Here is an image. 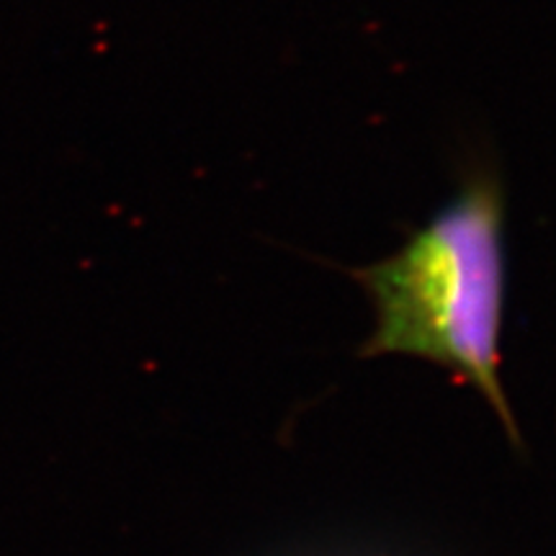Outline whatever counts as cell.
Wrapping results in <instances>:
<instances>
[{
    "instance_id": "1",
    "label": "cell",
    "mask_w": 556,
    "mask_h": 556,
    "mask_svg": "<svg viewBox=\"0 0 556 556\" xmlns=\"http://www.w3.org/2000/svg\"><path fill=\"white\" fill-rule=\"evenodd\" d=\"M377 304L366 353H405L448 366L490 400L507 433L516 420L500 381L505 302L503 199L475 178L392 258L358 270Z\"/></svg>"
}]
</instances>
